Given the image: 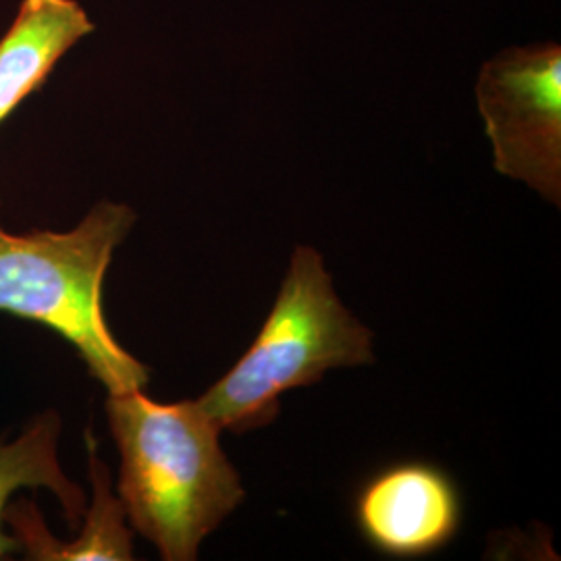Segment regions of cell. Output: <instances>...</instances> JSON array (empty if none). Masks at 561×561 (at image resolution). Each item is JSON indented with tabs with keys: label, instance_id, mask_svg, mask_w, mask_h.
<instances>
[{
	"label": "cell",
	"instance_id": "6da1fadb",
	"mask_svg": "<svg viewBox=\"0 0 561 561\" xmlns=\"http://www.w3.org/2000/svg\"><path fill=\"white\" fill-rule=\"evenodd\" d=\"M121 451L119 500L162 560L192 561L201 542L240 507L245 491L198 401L159 403L141 389L108 393Z\"/></svg>",
	"mask_w": 561,
	"mask_h": 561
},
{
	"label": "cell",
	"instance_id": "7a4b0ae2",
	"mask_svg": "<svg viewBox=\"0 0 561 561\" xmlns=\"http://www.w3.org/2000/svg\"><path fill=\"white\" fill-rule=\"evenodd\" d=\"M134 225L129 206L99 202L67 233L13 236L0 227V312L41 322L69 341L108 393L144 389L150 379V368L121 347L102 312L106 268Z\"/></svg>",
	"mask_w": 561,
	"mask_h": 561
},
{
	"label": "cell",
	"instance_id": "3957f363",
	"mask_svg": "<svg viewBox=\"0 0 561 561\" xmlns=\"http://www.w3.org/2000/svg\"><path fill=\"white\" fill-rule=\"evenodd\" d=\"M373 362V331L341 304L321 254L298 245L259 337L198 403L221 431L243 435L277 419L283 393Z\"/></svg>",
	"mask_w": 561,
	"mask_h": 561
},
{
	"label": "cell",
	"instance_id": "277c9868",
	"mask_svg": "<svg viewBox=\"0 0 561 561\" xmlns=\"http://www.w3.org/2000/svg\"><path fill=\"white\" fill-rule=\"evenodd\" d=\"M477 99L495 169L561 204V48L503 50L484 62Z\"/></svg>",
	"mask_w": 561,
	"mask_h": 561
},
{
	"label": "cell",
	"instance_id": "5b68a950",
	"mask_svg": "<svg viewBox=\"0 0 561 561\" xmlns=\"http://www.w3.org/2000/svg\"><path fill=\"white\" fill-rule=\"evenodd\" d=\"M356 522L364 539L391 558H422L460 528V493L442 468L401 461L362 484Z\"/></svg>",
	"mask_w": 561,
	"mask_h": 561
},
{
	"label": "cell",
	"instance_id": "8992f818",
	"mask_svg": "<svg viewBox=\"0 0 561 561\" xmlns=\"http://www.w3.org/2000/svg\"><path fill=\"white\" fill-rule=\"evenodd\" d=\"M92 32L94 23L76 0H23L0 41V123L38 92L57 60Z\"/></svg>",
	"mask_w": 561,
	"mask_h": 561
},
{
	"label": "cell",
	"instance_id": "52a82bcc",
	"mask_svg": "<svg viewBox=\"0 0 561 561\" xmlns=\"http://www.w3.org/2000/svg\"><path fill=\"white\" fill-rule=\"evenodd\" d=\"M88 458L94 500L85 512V524L78 541H57L46 530L36 505L30 502L13 503L4 510V520L13 526L20 549L27 553L30 560H134L131 530L125 526L127 514L123 502L111 491V474L99 458L92 433H88Z\"/></svg>",
	"mask_w": 561,
	"mask_h": 561
},
{
	"label": "cell",
	"instance_id": "ba28073f",
	"mask_svg": "<svg viewBox=\"0 0 561 561\" xmlns=\"http://www.w3.org/2000/svg\"><path fill=\"white\" fill-rule=\"evenodd\" d=\"M60 421L48 412L34 422L20 439L0 443V526L11 495L20 489H48L59 500L71 528H78L85 514V497L76 482L60 470L57 458ZM20 542L0 528V560L18 551Z\"/></svg>",
	"mask_w": 561,
	"mask_h": 561
}]
</instances>
